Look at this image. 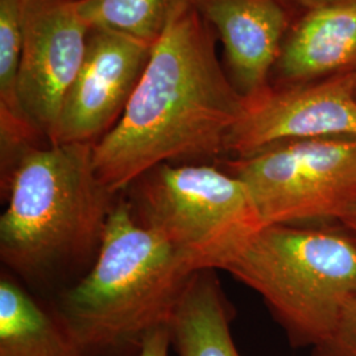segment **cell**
Returning a JSON list of instances; mask_svg holds the SVG:
<instances>
[{"instance_id":"cell-16","label":"cell","mask_w":356,"mask_h":356,"mask_svg":"<svg viewBox=\"0 0 356 356\" xmlns=\"http://www.w3.org/2000/svg\"><path fill=\"white\" fill-rule=\"evenodd\" d=\"M310 356H356V297L344 307L330 334L312 348Z\"/></svg>"},{"instance_id":"cell-14","label":"cell","mask_w":356,"mask_h":356,"mask_svg":"<svg viewBox=\"0 0 356 356\" xmlns=\"http://www.w3.org/2000/svg\"><path fill=\"white\" fill-rule=\"evenodd\" d=\"M22 0H0V163L22 151L49 144L28 119L19 99Z\"/></svg>"},{"instance_id":"cell-4","label":"cell","mask_w":356,"mask_h":356,"mask_svg":"<svg viewBox=\"0 0 356 356\" xmlns=\"http://www.w3.org/2000/svg\"><path fill=\"white\" fill-rule=\"evenodd\" d=\"M332 223L264 226L223 269L261 296L293 347L322 342L356 297V236Z\"/></svg>"},{"instance_id":"cell-17","label":"cell","mask_w":356,"mask_h":356,"mask_svg":"<svg viewBox=\"0 0 356 356\" xmlns=\"http://www.w3.org/2000/svg\"><path fill=\"white\" fill-rule=\"evenodd\" d=\"M170 347L172 337L169 326L157 327L147 335L141 348L140 356H169Z\"/></svg>"},{"instance_id":"cell-11","label":"cell","mask_w":356,"mask_h":356,"mask_svg":"<svg viewBox=\"0 0 356 356\" xmlns=\"http://www.w3.org/2000/svg\"><path fill=\"white\" fill-rule=\"evenodd\" d=\"M354 73L356 0H338L293 19L270 86H297Z\"/></svg>"},{"instance_id":"cell-7","label":"cell","mask_w":356,"mask_h":356,"mask_svg":"<svg viewBox=\"0 0 356 356\" xmlns=\"http://www.w3.org/2000/svg\"><path fill=\"white\" fill-rule=\"evenodd\" d=\"M313 139H356V73L297 86H270L245 101L226 141L225 159Z\"/></svg>"},{"instance_id":"cell-6","label":"cell","mask_w":356,"mask_h":356,"mask_svg":"<svg viewBox=\"0 0 356 356\" xmlns=\"http://www.w3.org/2000/svg\"><path fill=\"white\" fill-rule=\"evenodd\" d=\"M216 164L247 186L264 226L338 222L356 200V139L286 141Z\"/></svg>"},{"instance_id":"cell-19","label":"cell","mask_w":356,"mask_h":356,"mask_svg":"<svg viewBox=\"0 0 356 356\" xmlns=\"http://www.w3.org/2000/svg\"><path fill=\"white\" fill-rule=\"evenodd\" d=\"M338 223H341L343 227L351 231L356 236V200L347 207V210L344 211L343 216H341Z\"/></svg>"},{"instance_id":"cell-18","label":"cell","mask_w":356,"mask_h":356,"mask_svg":"<svg viewBox=\"0 0 356 356\" xmlns=\"http://www.w3.org/2000/svg\"><path fill=\"white\" fill-rule=\"evenodd\" d=\"M275 1H277L284 8H286L294 19L301 13H307L310 10L318 8L338 0H275Z\"/></svg>"},{"instance_id":"cell-9","label":"cell","mask_w":356,"mask_h":356,"mask_svg":"<svg viewBox=\"0 0 356 356\" xmlns=\"http://www.w3.org/2000/svg\"><path fill=\"white\" fill-rule=\"evenodd\" d=\"M153 44L91 28L86 54L65 97L51 144H97L119 122L152 54Z\"/></svg>"},{"instance_id":"cell-1","label":"cell","mask_w":356,"mask_h":356,"mask_svg":"<svg viewBox=\"0 0 356 356\" xmlns=\"http://www.w3.org/2000/svg\"><path fill=\"white\" fill-rule=\"evenodd\" d=\"M214 29L191 3L182 6L114 128L94 145L103 184L123 193L161 164H216L245 99L216 54Z\"/></svg>"},{"instance_id":"cell-10","label":"cell","mask_w":356,"mask_h":356,"mask_svg":"<svg viewBox=\"0 0 356 356\" xmlns=\"http://www.w3.org/2000/svg\"><path fill=\"white\" fill-rule=\"evenodd\" d=\"M223 47V66L245 101L270 88L293 16L275 0H191Z\"/></svg>"},{"instance_id":"cell-2","label":"cell","mask_w":356,"mask_h":356,"mask_svg":"<svg viewBox=\"0 0 356 356\" xmlns=\"http://www.w3.org/2000/svg\"><path fill=\"white\" fill-rule=\"evenodd\" d=\"M92 143L29 147L1 168L7 207L0 259L24 285L57 294L86 275L119 193L94 165Z\"/></svg>"},{"instance_id":"cell-5","label":"cell","mask_w":356,"mask_h":356,"mask_svg":"<svg viewBox=\"0 0 356 356\" xmlns=\"http://www.w3.org/2000/svg\"><path fill=\"white\" fill-rule=\"evenodd\" d=\"M141 227L195 270H223L264 227L239 178L216 164H161L123 191Z\"/></svg>"},{"instance_id":"cell-13","label":"cell","mask_w":356,"mask_h":356,"mask_svg":"<svg viewBox=\"0 0 356 356\" xmlns=\"http://www.w3.org/2000/svg\"><path fill=\"white\" fill-rule=\"evenodd\" d=\"M0 356H83L51 306L10 272L0 277Z\"/></svg>"},{"instance_id":"cell-3","label":"cell","mask_w":356,"mask_h":356,"mask_svg":"<svg viewBox=\"0 0 356 356\" xmlns=\"http://www.w3.org/2000/svg\"><path fill=\"white\" fill-rule=\"evenodd\" d=\"M195 272L141 227L122 193L95 261L51 307L83 356H140L147 335L169 326Z\"/></svg>"},{"instance_id":"cell-15","label":"cell","mask_w":356,"mask_h":356,"mask_svg":"<svg viewBox=\"0 0 356 356\" xmlns=\"http://www.w3.org/2000/svg\"><path fill=\"white\" fill-rule=\"evenodd\" d=\"M191 0H76L90 28H107L156 44L178 10Z\"/></svg>"},{"instance_id":"cell-8","label":"cell","mask_w":356,"mask_h":356,"mask_svg":"<svg viewBox=\"0 0 356 356\" xmlns=\"http://www.w3.org/2000/svg\"><path fill=\"white\" fill-rule=\"evenodd\" d=\"M90 29L76 0H22L19 99L49 144L65 97L83 63Z\"/></svg>"},{"instance_id":"cell-12","label":"cell","mask_w":356,"mask_h":356,"mask_svg":"<svg viewBox=\"0 0 356 356\" xmlns=\"http://www.w3.org/2000/svg\"><path fill=\"white\" fill-rule=\"evenodd\" d=\"M235 312L211 269L195 272L169 322L178 356H241L231 334Z\"/></svg>"}]
</instances>
